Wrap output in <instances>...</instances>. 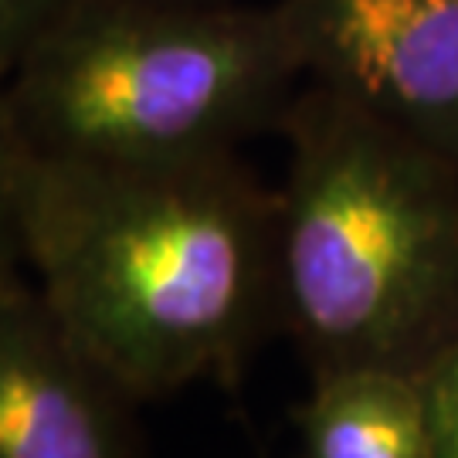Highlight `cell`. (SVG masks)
I'll return each mask as SVG.
<instances>
[{"mask_svg":"<svg viewBox=\"0 0 458 458\" xmlns=\"http://www.w3.org/2000/svg\"><path fill=\"white\" fill-rule=\"evenodd\" d=\"M24 259L62 327L140 404L197 380L234 391L282 333L276 187L242 153L28 157Z\"/></svg>","mask_w":458,"mask_h":458,"instance_id":"obj_1","label":"cell"},{"mask_svg":"<svg viewBox=\"0 0 458 458\" xmlns=\"http://www.w3.org/2000/svg\"><path fill=\"white\" fill-rule=\"evenodd\" d=\"M282 333L306 374H414L458 333V164L306 82L282 123Z\"/></svg>","mask_w":458,"mask_h":458,"instance_id":"obj_2","label":"cell"},{"mask_svg":"<svg viewBox=\"0 0 458 458\" xmlns=\"http://www.w3.org/2000/svg\"><path fill=\"white\" fill-rule=\"evenodd\" d=\"M302 85L276 0H72L0 89L28 157L164 164L278 132Z\"/></svg>","mask_w":458,"mask_h":458,"instance_id":"obj_3","label":"cell"},{"mask_svg":"<svg viewBox=\"0 0 458 458\" xmlns=\"http://www.w3.org/2000/svg\"><path fill=\"white\" fill-rule=\"evenodd\" d=\"M306 82L458 164V0H276Z\"/></svg>","mask_w":458,"mask_h":458,"instance_id":"obj_4","label":"cell"},{"mask_svg":"<svg viewBox=\"0 0 458 458\" xmlns=\"http://www.w3.org/2000/svg\"><path fill=\"white\" fill-rule=\"evenodd\" d=\"M136 404L31 278L0 295V458H143Z\"/></svg>","mask_w":458,"mask_h":458,"instance_id":"obj_5","label":"cell"},{"mask_svg":"<svg viewBox=\"0 0 458 458\" xmlns=\"http://www.w3.org/2000/svg\"><path fill=\"white\" fill-rule=\"evenodd\" d=\"M293 411L299 458H435L418 377L391 367H350L310 380Z\"/></svg>","mask_w":458,"mask_h":458,"instance_id":"obj_6","label":"cell"},{"mask_svg":"<svg viewBox=\"0 0 458 458\" xmlns=\"http://www.w3.org/2000/svg\"><path fill=\"white\" fill-rule=\"evenodd\" d=\"M24 174L28 149L17 140L0 89V295L31 278L24 259Z\"/></svg>","mask_w":458,"mask_h":458,"instance_id":"obj_7","label":"cell"},{"mask_svg":"<svg viewBox=\"0 0 458 458\" xmlns=\"http://www.w3.org/2000/svg\"><path fill=\"white\" fill-rule=\"evenodd\" d=\"M414 377L425 394L435 458H458V333L448 336Z\"/></svg>","mask_w":458,"mask_h":458,"instance_id":"obj_8","label":"cell"},{"mask_svg":"<svg viewBox=\"0 0 458 458\" xmlns=\"http://www.w3.org/2000/svg\"><path fill=\"white\" fill-rule=\"evenodd\" d=\"M72 0H0V82Z\"/></svg>","mask_w":458,"mask_h":458,"instance_id":"obj_9","label":"cell"},{"mask_svg":"<svg viewBox=\"0 0 458 458\" xmlns=\"http://www.w3.org/2000/svg\"><path fill=\"white\" fill-rule=\"evenodd\" d=\"M166 4H242V0H166Z\"/></svg>","mask_w":458,"mask_h":458,"instance_id":"obj_10","label":"cell"}]
</instances>
